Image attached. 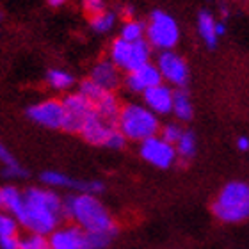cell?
<instances>
[{"label": "cell", "instance_id": "obj_3", "mask_svg": "<svg viewBox=\"0 0 249 249\" xmlns=\"http://www.w3.org/2000/svg\"><path fill=\"white\" fill-rule=\"evenodd\" d=\"M212 213L224 224H239L249 219V183L231 180L219 191Z\"/></svg>", "mask_w": 249, "mask_h": 249}, {"label": "cell", "instance_id": "obj_37", "mask_svg": "<svg viewBox=\"0 0 249 249\" xmlns=\"http://www.w3.org/2000/svg\"><path fill=\"white\" fill-rule=\"evenodd\" d=\"M48 249H50V248H48Z\"/></svg>", "mask_w": 249, "mask_h": 249}, {"label": "cell", "instance_id": "obj_17", "mask_svg": "<svg viewBox=\"0 0 249 249\" xmlns=\"http://www.w3.org/2000/svg\"><path fill=\"white\" fill-rule=\"evenodd\" d=\"M94 110L98 112V116L102 120L118 128V116H120L121 104L114 91H105L104 96L94 104Z\"/></svg>", "mask_w": 249, "mask_h": 249}, {"label": "cell", "instance_id": "obj_35", "mask_svg": "<svg viewBox=\"0 0 249 249\" xmlns=\"http://www.w3.org/2000/svg\"><path fill=\"white\" fill-rule=\"evenodd\" d=\"M66 4V0H48V5L50 7H61V5Z\"/></svg>", "mask_w": 249, "mask_h": 249}, {"label": "cell", "instance_id": "obj_1", "mask_svg": "<svg viewBox=\"0 0 249 249\" xmlns=\"http://www.w3.org/2000/svg\"><path fill=\"white\" fill-rule=\"evenodd\" d=\"M62 219V199L57 192L43 187H31L23 192V210L16 221L27 231L48 237L61 226Z\"/></svg>", "mask_w": 249, "mask_h": 249}, {"label": "cell", "instance_id": "obj_5", "mask_svg": "<svg viewBox=\"0 0 249 249\" xmlns=\"http://www.w3.org/2000/svg\"><path fill=\"white\" fill-rule=\"evenodd\" d=\"M144 39L150 43L151 48L157 50H173L180 41V27L177 20L166 11H151L150 18L146 21Z\"/></svg>", "mask_w": 249, "mask_h": 249}, {"label": "cell", "instance_id": "obj_15", "mask_svg": "<svg viewBox=\"0 0 249 249\" xmlns=\"http://www.w3.org/2000/svg\"><path fill=\"white\" fill-rule=\"evenodd\" d=\"M89 78L105 91H116L121 84V70L116 68L109 59H102L93 66Z\"/></svg>", "mask_w": 249, "mask_h": 249}, {"label": "cell", "instance_id": "obj_18", "mask_svg": "<svg viewBox=\"0 0 249 249\" xmlns=\"http://www.w3.org/2000/svg\"><path fill=\"white\" fill-rule=\"evenodd\" d=\"M23 210V192L15 185L0 187V212H7L13 217H18Z\"/></svg>", "mask_w": 249, "mask_h": 249}, {"label": "cell", "instance_id": "obj_31", "mask_svg": "<svg viewBox=\"0 0 249 249\" xmlns=\"http://www.w3.org/2000/svg\"><path fill=\"white\" fill-rule=\"evenodd\" d=\"M0 162H2V166L4 167H18V160L15 159V155L9 151V148L0 141Z\"/></svg>", "mask_w": 249, "mask_h": 249}, {"label": "cell", "instance_id": "obj_14", "mask_svg": "<svg viewBox=\"0 0 249 249\" xmlns=\"http://www.w3.org/2000/svg\"><path fill=\"white\" fill-rule=\"evenodd\" d=\"M116 126H112V124H109L107 121H104L98 116V112L93 110V112L88 116L86 123H84L82 130H80V135H82V139L86 141V142H89V144L105 146L110 132Z\"/></svg>", "mask_w": 249, "mask_h": 249}, {"label": "cell", "instance_id": "obj_36", "mask_svg": "<svg viewBox=\"0 0 249 249\" xmlns=\"http://www.w3.org/2000/svg\"><path fill=\"white\" fill-rule=\"evenodd\" d=\"M0 21H2V15H0Z\"/></svg>", "mask_w": 249, "mask_h": 249}, {"label": "cell", "instance_id": "obj_11", "mask_svg": "<svg viewBox=\"0 0 249 249\" xmlns=\"http://www.w3.org/2000/svg\"><path fill=\"white\" fill-rule=\"evenodd\" d=\"M48 248L50 249H91L88 235L75 224L59 226L48 235Z\"/></svg>", "mask_w": 249, "mask_h": 249}, {"label": "cell", "instance_id": "obj_21", "mask_svg": "<svg viewBox=\"0 0 249 249\" xmlns=\"http://www.w3.org/2000/svg\"><path fill=\"white\" fill-rule=\"evenodd\" d=\"M150 57H151V47L146 39H139V41L132 43L130 59H128V64H126V70H124V71L130 73V71H134V70H137V68L144 66V64L151 62Z\"/></svg>", "mask_w": 249, "mask_h": 249}, {"label": "cell", "instance_id": "obj_30", "mask_svg": "<svg viewBox=\"0 0 249 249\" xmlns=\"http://www.w3.org/2000/svg\"><path fill=\"white\" fill-rule=\"evenodd\" d=\"M124 144H126V139H124V135L121 134L118 128H114L112 132H110L107 142H105V148H110V150H123Z\"/></svg>", "mask_w": 249, "mask_h": 249}, {"label": "cell", "instance_id": "obj_32", "mask_svg": "<svg viewBox=\"0 0 249 249\" xmlns=\"http://www.w3.org/2000/svg\"><path fill=\"white\" fill-rule=\"evenodd\" d=\"M82 7L89 16L100 15L105 11V2L104 0H82Z\"/></svg>", "mask_w": 249, "mask_h": 249}, {"label": "cell", "instance_id": "obj_8", "mask_svg": "<svg viewBox=\"0 0 249 249\" xmlns=\"http://www.w3.org/2000/svg\"><path fill=\"white\" fill-rule=\"evenodd\" d=\"M155 66L160 71L162 80H166L167 86L177 89L187 88L189 82V66H187L185 59L177 53L175 50H164L159 53Z\"/></svg>", "mask_w": 249, "mask_h": 249}, {"label": "cell", "instance_id": "obj_9", "mask_svg": "<svg viewBox=\"0 0 249 249\" xmlns=\"http://www.w3.org/2000/svg\"><path fill=\"white\" fill-rule=\"evenodd\" d=\"M29 120L34 121L39 126L52 130H62V121H64V107L61 100H45L39 104H34L27 109Z\"/></svg>", "mask_w": 249, "mask_h": 249}, {"label": "cell", "instance_id": "obj_12", "mask_svg": "<svg viewBox=\"0 0 249 249\" xmlns=\"http://www.w3.org/2000/svg\"><path fill=\"white\" fill-rule=\"evenodd\" d=\"M160 77V71H159V68L153 64V62H148L144 66L137 68L134 71L126 73V77H124V86L128 91L135 94H142L146 89L153 88V86H159L162 84Z\"/></svg>", "mask_w": 249, "mask_h": 249}, {"label": "cell", "instance_id": "obj_16", "mask_svg": "<svg viewBox=\"0 0 249 249\" xmlns=\"http://www.w3.org/2000/svg\"><path fill=\"white\" fill-rule=\"evenodd\" d=\"M20 224L11 213L0 212V249H18L20 235H18Z\"/></svg>", "mask_w": 249, "mask_h": 249}, {"label": "cell", "instance_id": "obj_28", "mask_svg": "<svg viewBox=\"0 0 249 249\" xmlns=\"http://www.w3.org/2000/svg\"><path fill=\"white\" fill-rule=\"evenodd\" d=\"M18 249H48V237L39 233H29L20 237Z\"/></svg>", "mask_w": 249, "mask_h": 249}, {"label": "cell", "instance_id": "obj_19", "mask_svg": "<svg viewBox=\"0 0 249 249\" xmlns=\"http://www.w3.org/2000/svg\"><path fill=\"white\" fill-rule=\"evenodd\" d=\"M197 31H199V36L205 41L208 50H213L217 47L219 37L215 36V18H213L210 11H199V15H197Z\"/></svg>", "mask_w": 249, "mask_h": 249}, {"label": "cell", "instance_id": "obj_34", "mask_svg": "<svg viewBox=\"0 0 249 249\" xmlns=\"http://www.w3.org/2000/svg\"><path fill=\"white\" fill-rule=\"evenodd\" d=\"M226 34V25H224V21H215V36L221 37Z\"/></svg>", "mask_w": 249, "mask_h": 249}, {"label": "cell", "instance_id": "obj_20", "mask_svg": "<svg viewBox=\"0 0 249 249\" xmlns=\"http://www.w3.org/2000/svg\"><path fill=\"white\" fill-rule=\"evenodd\" d=\"M173 114L177 116V120L182 121V123L192 120L194 109H192L191 94H189L187 88L173 91Z\"/></svg>", "mask_w": 249, "mask_h": 249}, {"label": "cell", "instance_id": "obj_13", "mask_svg": "<svg viewBox=\"0 0 249 249\" xmlns=\"http://www.w3.org/2000/svg\"><path fill=\"white\" fill-rule=\"evenodd\" d=\"M173 91L175 89L167 84H159L153 88L146 89L142 93V100H144V107L157 116H166L173 112Z\"/></svg>", "mask_w": 249, "mask_h": 249}, {"label": "cell", "instance_id": "obj_23", "mask_svg": "<svg viewBox=\"0 0 249 249\" xmlns=\"http://www.w3.org/2000/svg\"><path fill=\"white\" fill-rule=\"evenodd\" d=\"M177 155L180 160L183 162H189L192 160L194 157H196V151H197V139H196V134L192 132V130H185L183 135L180 137L177 144Z\"/></svg>", "mask_w": 249, "mask_h": 249}, {"label": "cell", "instance_id": "obj_6", "mask_svg": "<svg viewBox=\"0 0 249 249\" xmlns=\"http://www.w3.org/2000/svg\"><path fill=\"white\" fill-rule=\"evenodd\" d=\"M139 155L142 160L159 169H169L178 160L175 144H169L160 135H153L139 142Z\"/></svg>", "mask_w": 249, "mask_h": 249}, {"label": "cell", "instance_id": "obj_25", "mask_svg": "<svg viewBox=\"0 0 249 249\" xmlns=\"http://www.w3.org/2000/svg\"><path fill=\"white\" fill-rule=\"evenodd\" d=\"M47 84L52 89L64 91V89H70L75 84V78H73L71 73L64 71V70H57V68H52V70L47 71Z\"/></svg>", "mask_w": 249, "mask_h": 249}, {"label": "cell", "instance_id": "obj_29", "mask_svg": "<svg viewBox=\"0 0 249 249\" xmlns=\"http://www.w3.org/2000/svg\"><path fill=\"white\" fill-rule=\"evenodd\" d=\"M160 137L164 141H167L169 144H177L178 141H180V137L183 135V126L182 124H178V123H167L164 124V126H160Z\"/></svg>", "mask_w": 249, "mask_h": 249}, {"label": "cell", "instance_id": "obj_10", "mask_svg": "<svg viewBox=\"0 0 249 249\" xmlns=\"http://www.w3.org/2000/svg\"><path fill=\"white\" fill-rule=\"evenodd\" d=\"M41 182L47 187H57V189H71L80 194H93L98 196L105 191L104 182L100 180H77L59 171H45L41 173Z\"/></svg>", "mask_w": 249, "mask_h": 249}, {"label": "cell", "instance_id": "obj_22", "mask_svg": "<svg viewBox=\"0 0 249 249\" xmlns=\"http://www.w3.org/2000/svg\"><path fill=\"white\" fill-rule=\"evenodd\" d=\"M130 50H132V43L124 41L121 37H116L109 47V61L116 68H120L121 71H124L130 59Z\"/></svg>", "mask_w": 249, "mask_h": 249}, {"label": "cell", "instance_id": "obj_33", "mask_svg": "<svg viewBox=\"0 0 249 249\" xmlns=\"http://www.w3.org/2000/svg\"><path fill=\"white\" fill-rule=\"evenodd\" d=\"M237 148H239L240 151H248L249 150V139L246 137V135H242V137H239V139H237Z\"/></svg>", "mask_w": 249, "mask_h": 249}, {"label": "cell", "instance_id": "obj_7", "mask_svg": "<svg viewBox=\"0 0 249 249\" xmlns=\"http://www.w3.org/2000/svg\"><path fill=\"white\" fill-rule=\"evenodd\" d=\"M64 107L62 130L70 134H80L88 116L94 110V105L80 93H70L61 100Z\"/></svg>", "mask_w": 249, "mask_h": 249}, {"label": "cell", "instance_id": "obj_4", "mask_svg": "<svg viewBox=\"0 0 249 249\" xmlns=\"http://www.w3.org/2000/svg\"><path fill=\"white\" fill-rule=\"evenodd\" d=\"M118 130L124 135L126 141L142 142L148 137L159 135L160 121H159V116L153 114L144 105L126 104L121 105L120 116H118Z\"/></svg>", "mask_w": 249, "mask_h": 249}, {"label": "cell", "instance_id": "obj_2", "mask_svg": "<svg viewBox=\"0 0 249 249\" xmlns=\"http://www.w3.org/2000/svg\"><path fill=\"white\" fill-rule=\"evenodd\" d=\"M62 213L86 233L118 231V224L98 196L93 194H70L62 199Z\"/></svg>", "mask_w": 249, "mask_h": 249}, {"label": "cell", "instance_id": "obj_27", "mask_svg": "<svg viewBox=\"0 0 249 249\" xmlns=\"http://www.w3.org/2000/svg\"><path fill=\"white\" fill-rule=\"evenodd\" d=\"M78 93L82 94V96H86V98L94 105L105 94V89L100 88L98 84L94 82V80H91V78H86V80H82L80 86H78Z\"/></svg>", "mask_w": 249, "mask_h": 249}, {"label": "cell", "instance_id": "obj_24", "mask_svg": "<svg viewBox=\"0 0 249 249\" xmlns=\"http://www.w3.org/2000/svg\"><path fill=\"white\" fill-rule=\"evenodd\" d=\"M144 34H146V21L132 18V20H126L123 23L120 37L128 43H135L139 41V39H144Z\"/></svg>", "mask_w": 249, "mask_h": 249}, {"label": "cell", "instance_id": "obj_26", "mask_svg": "<svg viewBox=\"0 0 249 249\" xmlns=\"http://www.w3.org/2000/svg\"><path fill=\"white\" fill-rule=\"evenodd\" d=\"M116 18H118V16H116L114 11L105 9L104 13H100V15L89 16V25H91V29H93L94 32L105 34V32H109L114 29Z\"/></svg>", "mask_w": 249, "mask_h": 249}]
</instances>
